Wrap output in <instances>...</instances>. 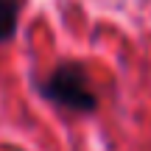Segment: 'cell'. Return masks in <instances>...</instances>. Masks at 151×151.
<instances>
[{"instance_id":"2","label":"cell","mask_w":151,"mask_h":151,"mask_svg":"<svg viewBox=\"0 0 151 151\" xmlns=\"http://www.w3.org/2000/svg\"><path fill=\"white\" fill-rule=\"evenodd\" d=\"M25 6H28V0H0V48L17 37Z\"/></svg>"},{"instance_id":"1","label":"cell","mask_w":151,"mask_h":151,"mask_svg":"<svg viewBox=\"0 0 151 151\" xmlns=\"http://www.w3.org/2000/svg\"><path fill=\"white\" fill-rule=\"evenodd\" d=\"M34 92L42 101L53 104L56 109L67 115H95L101 101L92 90L90 70L78 59H62L48 70V76L34 81Z\"/></svg>"}]
</instances>
